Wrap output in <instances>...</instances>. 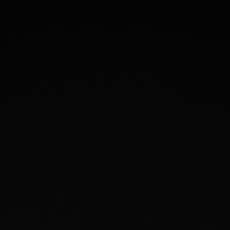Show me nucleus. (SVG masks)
I'll list each match as a JSON object with an SVG mask.
<instances>
[]
</instances>
